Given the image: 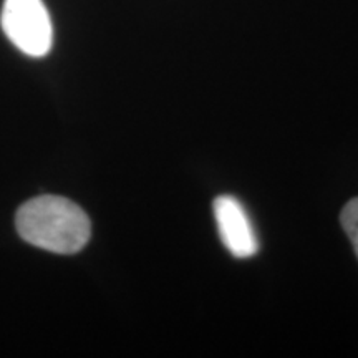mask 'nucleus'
<instances>
[{"label":"nucleus","mask_w":358,"mask_h":358,"mask_svg":"<svg viewBox=\"0 0 358 358\" xmlns=\"http://www.w3.org/2000/svg\"><path fill=\"white\" fill-rule=\"evenodd\" d=\"M17 231L25 243L55 254H77L92 236L87 213L62 196H38L17 213Z\"/></svg>","instance_id":"1"},{"label":"nucleus","mask_w":358,"mask_h":358,"mask_svg":"<svg viewBox=\"0 0 358 358\" xmlns=\"http://www.w3.org/2000/svg\"><path fill=\"white\" fill-rule=\"evenodd\" d=\"M0 20L8 40L22 53L40 58L50 52L53 27L42 0H6Z\"/></svg>","instance_id":"2"},{"label":"nucleus","mask_w":358,"mask_h":358,"mask_svg":"<svg viewBox=\"0 0 358 358\" xmlns=\"http://www.w3.org/2000/svg\"><path fill=\"white\" fill-rule=\"evenodd\" d=\"M214 217L222 244L237 259L256 256L257 236L244 206L234 196L222 194L214 199Z\"/></svg>","instance_id":"3"},{"label":"nucleus","mask_w":358,"mask_h":358,"mask_svg":"<svg viewBox=\"0 0 358 358\" xmlns=\"http://www.w3.org/2000/svg\"><path fill=\"white\" fill-rule=\"evenodd\" d=\"M343 229H345L348 239L352 241L353 249H355L358 257V198L352 199L345 208H343L342 216H340Z\"/></svg>","instance_id":"4"}]
</instances>
